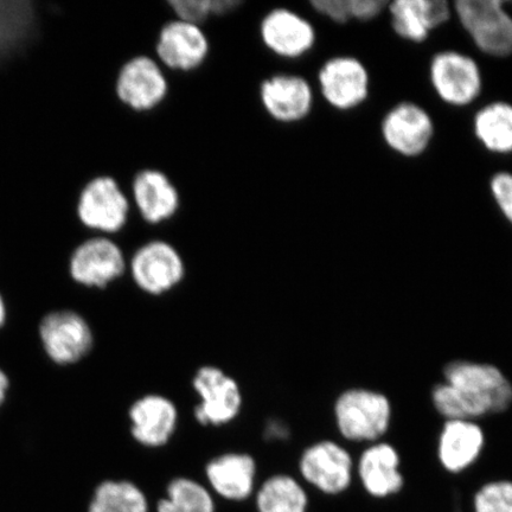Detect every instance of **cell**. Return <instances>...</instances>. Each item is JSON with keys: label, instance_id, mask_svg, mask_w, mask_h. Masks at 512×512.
Wrapping results in <instances>:
<instances>
[{"label": "cell", "instance_id": "cell-2", "mask_svg": "<svg viewBox=\"0 0 512 512\" xmlns=\"http://www.w3.org/2000/svg\"><path fill=\"white\" fill-rule=\"evenodd\" d=\"M393 414L388 396L366 387L345 389L334 403L337 431L351 444L369 445L381 441L392 427Z\"/></svg>", "mask_w": 512, "mask_h": 512}, {"label": "cell", "instance_id": "cell-5", "mask_svg": "<svg viewBox=\"0 0 512 512\" xmlns=\"http://www.w3.org/2000/svg\"><path fill=\"white\" fill-rule=\"evenodd\" d=\"M170 83L156 57L140 54L114 70L112 93L115 102L136 113L155 111L168 98Z\"/></svg>", "mask_w": 512, "mask_h": 512}, {"label": "cell", "instance_id": "cell-7", "mask_svg": "<svg viewBox=\"0 0 512 512\" xmlns=\"http://www.w3.org/2000/svg\"><path fill=\"white\" fill-rule=\"evenodd\" d=\"M127 261L119 243L110 236L92 234L69 255L67 273L74 283L104 290L123 277Z\"/></svg>", "mask_w": 512, "mask_h": 512}, {"label": "cell", "instance_id": "cell-26", "mask_svg": "<svg viewBox=\"0 0 512 512\" xmlns=\"http://www.w3.org/2000/svg\"><path fill=\"white\" fill-rule=\"evenodd\" d=\"M157 512H215L211 492L194 479L179 477L171 480L166 495L157 503Z\"/></svg>", "mask_w": 512, "mask_h": 512}, {"label": "cell", "instance_id": "cell-17", "mask_svg": "<svg viewBox=\"0 0 512 512\" xmlns=\"http://www.w3.org/2000/svg\"><path fill=\"white\" fill-rule=\"evenodd\" d=\"M259 36L264 47L285 60L300 59L315 48V27L298 12L274 8L261 18Z\"/></svg>", "mask_w": 512, "mask_h": 512}, {"label": "cell", "instance_id": "cell-15", "mask_svg": "<svg viewBox=\"0 0 512 512\" xmlns=\"http://www.w3.org/2000/svg\"><path fill=\"white\" fill-rule=\"evenodd\" d=\"M210 50L209 37L202 27L176 18L160 28L155 44L156 60L164 69L179 73L200 69Z\"/></svg>", "mask_w": 512, "mask_h": 512}, {"label": "cell", "instance_id": "cell-3", "mask_svg": "<svg viewBox=\"0 0 512 512\" xmlns=\"http://www.w3.org/2000/svg\"><path fill=\"white\" fill-rule=\"evenodd\" d=\"M356 457L335 440H320L306 447L299 458L302 482L324 498L348 494L356 484Z\"/></svg>", "mask_w": 512, "mask_h": 512}, {"label": "cell", "instance_id": "cell-4", "mask_svg": "<svg viewBox=\"0 0 512 512\" xmlns=\"http://www.w3.org/2000/svg\"><path fill=\"white\" fill-rule=\"evenodd\" d=\"M131 207V198L119 179L104 174L94 177L82 188L76 215L88 232L114 238L130 221Z\"/></svg>", "mask_w": 512, "mask_h": 512}, {"label": "cell", "instance_id": "cell-18", "mask_svg": "<svg viewBox=\"0 0 512 512\" xmlns=\"http://www.w3.org/2000/svg\"><path fill=\"white\" fill-rule=\"evenodd\" d=\"M259 99L268 117L280 124H296L311 114L315 94L302 75L280 73L260 83Z\"/></svg>", "mask_w": 512, "mask_h": 512}, {"label": "cell", "instance_id": "cell-28", "mask_svg": "<svg viewBox=\"0 0 512 512\" xmlns=\"http://www.w3.org/2000/svg\"><path fill=\"white\" fill-rule=\"evenodd\" d=\"M172 14L179 21L202 27L213 15V0H170Z\"/></svg>", "mask_w": 512, "mask_h": 512}, {"label": "cell", "instance_id": "cell-12", "mask_svg": "<svg viewBox=\"0 0 512 512\" xmlns=\"http://www.w3.org/2000/svg\"><path fill=\"white\" fill-rule=\"evenodd\" d=\"M486 448V434L479 421L444 420L441 426L435 458L447 476L460 477L471 472L482 462Z\"/></svg>", "mask_w": 512, "mask_h": 512}, {"label": "cell", "instance_id": "cell-16", "mask_svg": "<svg viewBox=\"0 0 512 512\" xmlns=\"http://www.w3.org/2000/svg\"><path fill=\"white\" fill-rule=\"evenodd\" d=\"M434 132L431 114L411 101L394 106L384 115L381 124L383 142L390 150L406 158L424 155L432 144Z\"/></svg>", "mask_w": 512, "mask_h": 512}, {"label": "cell", "instance_id": "cell-25", "mask_svg": "<svg viewBox=\"0 0 512 512\" xmlns=\"http://www.w3.org/2000/svg\"><path fill=\"white\" fill-rule=\"evenodd\" d=\"M149 501L138 485L128 480H105L96 486L88 512H149Z\"/></svg>", "mask_w": 512, "mask_h": 512}, {"label": "cell", "instance_id": "cell-10", "mask_svg": "<svg viewBox=\"0 0 512 512\" xmlns=\"http://www.w3.org/2000/svg\"><path fill=\"white\" fill-rule=\"evenodd\" d=\"M38 331L44 351L59 366H72L93 349L91 326L80 313L72 310L48 313L41 320Z\"/></svg>", "mask_w": 512, "mask_h": 512}, {"label": "cell", "instance_id": "cell-32", "mask_svg": "<svg viewBox=\"0 0 512 512\" xmlns=\"http://www.w3.org/2000/svg\"><path fill=\"white\" fill-rule=\"evenodd\" d=\"M9 388V377L5 374V371L0 368V407L3 406V403L6 400V396H8Z\"/></svg>", "mask_w": 512, "mask_h": 512}, {"label": "cell", "instance_id": "cell-11", "mask_svg": "<svg viewBox=\"0 0 512 512\" xmlns=\"http://www.w3.org/2000/svg\"><path fill=\"white\" fill-rule=\"evenodd\" d=\"M127 267L134 284L152 296L174 290L185 277L183 256L174 245L164 240L144 243L134 252Z\"/></svg>", "mask_w": 512, "mask_h": 512}, {"label": "cell", "instance_id": "cell-8", "mask_svg": "<svg viewBox=\"0 0 512 512\" xmlns=\"http://www.w3.org/2000/svg\"><path fill=\"white\" fill-rule=\"evenodd\" d=\"M356 485L374 501H388L406 488L403 458L399 448L389 441H377L363 447L356 457Z\"/></svg>", "mask_w": 512, "mask_h": 512}, {"label": "cell", "instance_id": "cell-14", "mask_svg": "<svg viewBox=\"0 0 512 512\" xmlns=\"http://www.w3.org/2000/svg\"><path fill=\"white\" fill-rule=\"evenodd\" d=\"M317 79L320 94L337 111L355 110L369 98L368 69L354 56L331 57L320 67Z\"/></svg>", "mask_w": 512, "mask_h": 512}, {"label": "cell", "instance_id": "cell-21", "mask_svg": "<svg viewBox=\"0 0 512 512\" xmlns=\"http://www.w3.org/2000/svg\"><path fill=\"white\" fill-rule=\"evenodd\" d=\"M134 440L146 447H162L169 443L178 424L175 403L159 394L138 399L128 411Z\"/></svg>", "mask_w": 512, "mask_h": 512}, {"label": "cell", "instance_id": "cell-19", "mask_svg": "<svg viewBox=\"0 0 512 512\" xmlns=\"http://www.w3.org/2000/svg\"><path fill=\"white\" fill-rule=\"evenodd\" d=\"M131 195L134 208L150 226L174 219L181 209L182 198L176 184L159 169L138 171L132 179Z\"/></svg>", "mask_w": 512, "mask_h": 512}, {"label": "cell", "instance_id": "cell-22", "mask_svg": "<svg viewBox=\"0 0 512 512\" xmlns=\"http://www.w3.org/2000/svg\"><path fill=\"white\" fill-rule=\"evenodd\" d=\"M210 488L232 502L246 501L255 490L256 463L247 453H226L206 466Z\"/></svg>", "mask_w": 512, "mask_h": 512}, {"label": "cell", "instance_id": "cell-23", "mask_svg": "<svg viewBox=\"0 0 512 512\" xmlns=\"http://www.w3.org/2000/svg\"><path fill=\"white\" fill-rule=\"evenodd\" d=\"M311 497L302 480L290 475H275L256 492L258 512H310Z\"/></svg>", "mask_w": 512, "mask_h": 512}, {"label": "cell", "instance_id": "cell-20", "mask_svg": "<svg viewBox=\"0 0 512 512\" xmlns=\"http://www.w3.org/2000/svg\"><path fill=\"white\" fill-rule=\"evenodd\" d=\"M387 11L395 34L415 44L427 41L453 14L446 0H395L389 2Z\"/></svg>", "mask_w": 512, "mask_h": 512}, {"label": "cell", "instance_id": "cell-24", "mask_svg": "<svg viewBox=\"0 0 512 512\" xmlns=\"http://www.w3.org/2000/svg\"><path fill=\"white\" fill-rule=\"evenodd\" d=\"M473 133L485 150L512 153V104L495 101L480 108L473 119Z\"/></svg>", "mask_w": 512, "mask_h": 512}, {"label": "cell", "instance_id": "cell-29", "mask_svg": "<svg viewBox=\"0 0 512 512\" xmlns=\"http://www.w3.org/2000/svg\"><path fill=\"white\" fill-rule=\"evenodd\" d=\"M490 192L499 211L512 226V174L497 172L490 179Z\"/></svg>", "mask_w": 512, "mask_h": 512}, {"label": "cell", "instance_id": "cell-9", "mask_svg": "<svg viewBox=\"0 0 512 512\" xmlns=\"http://www.w3.org/2000/svg\"><path fill=\"white\" fill-rule=\"evenodd\" d=\"M430 81L439 99L453 107L470 106L482 94L479 64L456 50L440 51L432 57Z\"/></svg>", "mask_w": 512, "mask_h": 512}, {"label": "cell", "instance_id": "cell-27", "mask_svg": "<svg viewBox=\"0 0 512 512\" xmlns=\"http://www.w3.org/2000/svg\"><path fill=\"white\" fill-rule=\"evenodd\" d=\"M472 512H512V479L486 480L473 492Z\"/></svg>", "mask_w": 512, "mask_h": 512}, {"label": "cell", "instance_id": "cell-33", "mask_svg": "<svg viewBox=\"0 0 512 512\" xmlns=\"http://www.w3.org/2000/svg\"><path fill=\"white\" fill-rule=\"evenodd\" d=\"M6 318H8V310H6L4 298L2 296V293H0V329H2L3 326L5 325Z\"/></svg>", "mask_w": 512, "mask_h": 512}, {"label": "cell", "instance_id": "cell-13", "mask_svg": "<svg viewBox=\"0 0 512 512\" xmlns=\"http://www.w3.org/2000/svg\"><path fill=\"white\" fill-rule=\"evenodd\" d=\"M192 387L200 398L195 418L201 425L219 427L238 418L242 408L241 389L222 369L214 366L198 369Z\"/></svg>", "mask_w": 512, "mask_h": 512}, {"label": "cell", "instance_id": "cell-31", "mask_svg": "<svg viewBox=\"0 0 512 512\" xmlns=\"http://www.w3.org/2000/svg\"><path fill=\"white\" fill-rule=\"evenodd\" d=\"M386 0H350L351 21L370 22L387 10Z\"/></svg>", "mask_w": 512, "mask_h": 512}, {"label": "cell", "instance_id": "cell-1", "mask_svg": "<svg viewBox=\"0 0 512 512\" xmlns=\"http://www.w3.org/2000/svg\"><path fill=\"white\" fill-rule=\"evenodd\" d=\"M434 411L444 420H475L502 414L512 406V383L494 363L448 362L443 381L431 390Z\"/></svg>", "mask_w": 512, "mask_h": 512}, {"label": "cell", "instance_id": "cell-6", "mask_svg": "<svg viewBox=\"0 0 512 512\" xmlns=\"http://www.w3.org/2000/svg\"><path fill=\"white\" fill-rule=\"evenodd\" d=\"M503 0H458L453 14L480 53L490 57L512 55V16Z\"/></svg>", "mask_w": 512, "mask_h": 512}, {"label": "cell", "instance_id": "cell-30", "mask_svg": "<svg viewBox=\"0 0 512 512\" xmlns=\"http://www.w3.org/2000/svg\"><path fill=\"white\" fill-rule=\"evenodd\" d=\"M318 15L339 25L351 22L350 0H313L310 3Z\"/></svg>", "mask_w": 512, "mask_h": 512}]
</instances>
